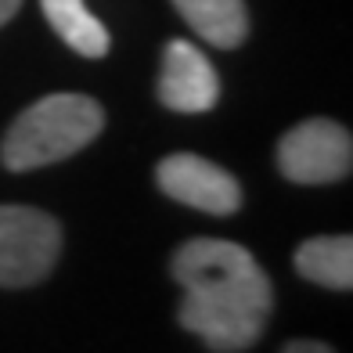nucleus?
Returning <instances> with one entry per match:
<instances>
[{"label": "nucleus", "instance_id": "7ed1b4c3", "mask_svg": "<svg viewBox=\"0 0 353 353\" xmlns=\"http://www.w3.org/2000/svg\"><path fill=\"white\" fill-rule=\"evenodd\" d=\"M61 252V228L33 205H0V285L26 288L51 274Z\"/></svg>", "mask_w": 353, "mask_h": 353}, {"label": "nucleus", "instance_id": "9d476101", "mask_svg": "<svg viewBox=\"0 0 353 353\" xmlns=\"http://www.w3.org/2000/svg\"><path fill=\"white\" fill-rule=\"evenodd\" d=\"M281 353H332L328 343H317V339H292Z\"/></svg>", "mask_w": 353, "mask_h": 353}, {"label": "nucleus", "instance_id": "20e7f679", "mask_svg": "<svg viewBox=\"0 0 353 353\" xmlns=\"http://www.w3.org/2000/svg\"><path fill=\"white\" fill-rule=\"evenodd\" d=\"M278 166L296 184L343 181L353 166V137L332 119H307L281 137Z\"/></svg>", "mask_w": 353, "mask_h": 353}, {"label": "nucleus", "instance_id": "423d86ee", "mask_svg": "<svg viewBox=\"0 0 353 353\" xmlns=\"http://www.w3.org/2000/svg\"><path fill=\"white\" fill-rule=\"evenodd\" d=\"M159 101L184 116L210 112L220 101V79L195 43L170 40L163 51V76H159Z\"/></svg>", "mask_w": 353, "mask_h": 353}, {"label": "nucleus", "instance_id": "0eeeda50", "mask_svg": "<svg viewBox=\"0 0 353 353\" xmlns=\"http://www.w3.org/2000/svg\"><path fill=\"white\" fill-rule=\"evenodd\" d=\"M296 270L314 285L350 292L353 285V238L350 234H321L296 249Z\"/></svg>", "mask_w": 353, "mask_h": 353}, {"label": "nucleus", "instance_id": "f257e3e1", "mask_svg": "<svg viewBox=\"0 0 353 353\" xmlns=\"http://www.w3.org/2000/svg\"><path fill=\"white\" fill-rule=\"evenodd\" d=\"M181 281V325L216 353H238L260 339L274 307V288L256 256L238 242L195 238L173 252Z\"/></svg>", "mask_w": 353, "mask_h": 353}, {"label": "nucleus", "instance_id": "6e6552de", "mask_svg": "<svg viewBox=\"0 0 353 353\" xmlns=\"http://www.w3.org/2000/svg\"><path fill=\"white\" fill-rule=\"evenodd\" d=\"M184 22L213 47H238L249 33V14L242 0H173Z\"/></svg>", "mask_w": 353, "mask_h": 353}, {"label": "nucleus", "instance_id": "39448f33", "mask_svg": "<svg viewBox=\"0 0 353 353\" xmlns=\"http://www.w3.org/2000/svg\"><path fill=\"white\" fill-rule=\"evenodd\" d=\"M155 181L173 202H184L191 210H202L213 216H228L242 205V184L223 166L210 163L202 155L181 152V155L163 159L155 170Z\"/></svg>", "mask_w": 353, "mask_h": 353}, {"label": "nucleus", "instance_id": "1a4fd4ad", "mask_svg": "<svg viewBox=\"0 0 353 353\" xmlns=\"http://www.w3.org/2000/svg\"><path fill=\"white\" fill-rule=\"evenodd\" d=\"M40 8H43V19L51 22V29L76 54H83V58L108 54V43H112L108 29L94 19L83 0H40Z\"/></svg>", "mask_w": 353, "mask_h": 353}, {"label": "nucleus", "instance_id": "f03ea898", "mask_svg": "<svg viewBox=\"0 0 353 353\" xmlns=\"http://www.w3.org/2000/svg\"><path fill=\"white\" fill-rule=\"evenodd\" d=\"M105 112L87 94H51L29 105L0 144V163L14 173L40 170L76 155L101 134Z\"/></svg>", "mask_w": 353, "mask_h": 353}, {"label": "nucleus", "instance_id": "9b49d317", "mask_svg": "<svg viewBox=\"0 0 353 353\" xmlns=\"http://www.w3.org/2000/svg\"><path fill=\"white\" fill-rule=\"evenodd\" d=\"M22 8V0H0V26L14 19V11Z\"/></svg>", "mask_w": 353, "mask_h": 353}]
</instances>
